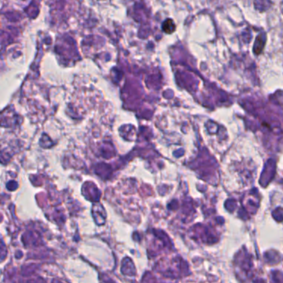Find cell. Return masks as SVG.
<instances>
[{
    "label": "cell",
    "mask_w": 283,
    "mask_h": 283,
    "mask_svg": "<svg viewBox=\"0 0 283 283\" xmlns=\"http://www.w3.org/2000/svg\"><path fill=\"white\" fill-rule=\"evenodd\" d=\"M163 30L167 34H171L175 30V25L172 20H167L163 23Z\"/></svg>",
    "instance_id": "1"
}]
</instances>
